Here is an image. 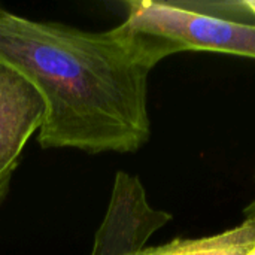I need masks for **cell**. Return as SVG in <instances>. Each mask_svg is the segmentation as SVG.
Segmentation results:
<instances>
[{
  "instance_id": "1",
  "label": "cell",
  "mask_w": 255,
  "mask_h": 255,
  "mask_svg": "<svg viewBox=\"0 0 255 255\" xmlns=\"http://www.w3.org/2000/svg\"><path fill=\"white\" fill-rule=\"evenodd\" d=\"M178 48L123 21L85 31L0 7V61L40 94L42 148L134 152L151 136L148 81Z\"/></svg>"
},
{
  "instance_id": "2",
  "label": "cell",
  "mask_w": 255,
  "mask_h": 255,
  "mask_svg": "<svg viewBox=\"0 0 255 255\" xmlns=\"http://www.w3.org/2000/svg\"><path fill=\"white\" fill-rule=\"evenodd\" d=\"M124 6L126 22L169 40L179 52L211 51L255 60V22L203 10L191 1L128 0Z\"/></svg>"
},
{
  "instance_id": "3",
  "label": "cell",
  "mask_w": 255,
  "mask_h": 255,
  "mask_svg": "<svg viewBox=\"0 0 255 255\" xmlns=\"http://www.w3.org/2000/svg\"><path fill=\"white\" fill-rule=\"evenodd\" d=\"M172 215L155 209L137 176L118 172L90 255H128L145 248Z\"/></svg>"
},
{
  "instance_id": "4",
  "label": "cell",
  "mask_w": 255,
  "mask_h": 255,
  "mask_svg": "<svg viewBox=\"0 0 255 255\" xmlns=\"http://www.w3.org/2000/svg\"><path fill=\"white\" fill-rule=\"evenodd\" d=\"M45 103L37 90L15 69L0 61V197L28 139L39 131Z\"/></svg>"
},
{
  "instance_id": "5",
  "label": "cell",
  "mask_w": 255,
  "mask_h": 255,
  "mask_svg": "<svg viewBox=\"0 0 255 255\" xmlns=\"http://www.w3.org/2000/svg\"><path fill=\"white\" fill-rule=\"evenodd\" d=\"M255 248V212L239 226L199 239H176L128 255H247Z\"/></svg>"
},
{
  "instance_id": "6",
  "label": "cell",
  "mask_w": 255,
  "mask_h": 255,
  "mask_svg": "<svg viewBox=\"0 0 255 255\" xmlns=\"http://www.w3.org/2000/svg\"><path fill=\"white\" fill-rule=\"evenodd\" d=\"M244 3H245L247 9L250 10V13L255 18V0H245Z\"/></svg>"
},
{
  "instance_id": "7",
  "label": "cell",
  "mask_w": 255,
  "mask_h": 255,
  "mask_svg": "<svg viewBox=\"0 0 255 255\" xmlns=\"http://www.w3.org/2000/svg\"><path fill=\"white\" fill-rule=\"evenodd\" d=\"M247 255H255V248L251 251V253H250V254H247Z\"/></svg>"
}]
</instances>
